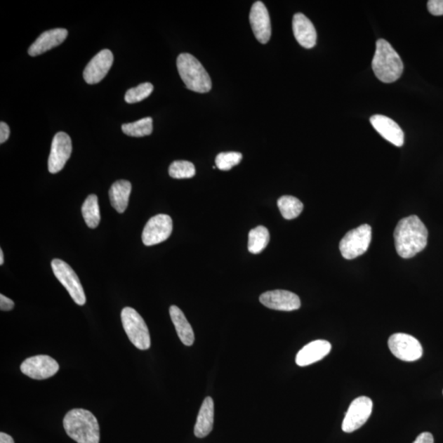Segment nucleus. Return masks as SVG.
<instances>
[{
	"label": "nucleus",
	"mask_w": 443,
	"mask_h": 443,
	"mask_svg": "<svg viewBox=\"0 0 443 443\" xmlns=\"http://www.w3.org/2000/svg\"><path fill=\"white\" fill-rule=\"evenodd\" d=\"M428 230L416 216L402 218L394 231L397 254L403 259H411L425 250L428 244Z\"/></svg>",
	"instance_id": "f257e3e1"
},
{
	"label": "nucleus",
	"mask_w": 443,
	"mask_h": 443,
	"mask_svg": "<svg viewBox=\"0 0 443 443\" xmlns=\"http://www.w3.org/2000/svg\"><path fill=\"white\" fill-rule=\"evenodd\" d=\"M63 427L67 435L77 443H100L98 421L93 414L85 409H73L67 412Z\"/></svg>",
	"instance_id": "f03ea898"
},
{
	"label": "nucleus",
	"mask_w": 443,
	"mask_h": 443,
	"mask_svg": "<svg viewBox=\"0 0 443 443\" xmlns=\"http://www.w3.org/2000/svg\"><path fill=\"white\" fill-rule=\"evenodd\" d=\"M374 74L383 84H392L400 79L404 65L400 55L383 39L376 42V51L372 61Z\"/></svg>",
	"instance_id": "7ed1b4c3"
},
{
	"label": "nucleus",
	"mask_w": 443,
	"mask_h": 443,
	"mask_svg": "<svg viewBox=\"0 0 443 443\" xmlns=\"http://www.w3.org/2000/svg\"><path fill=\"white\" fill-rule=\"evenodd\" d=\"M177 67L187 89L198 93H207L211 90V77L197 58L190 53H181L178 57Z\"/></svg>",
	"instance_id": "20e7f679"
},
{
	"label": "nucleus",
	"mask_w": 443,
	"mask_h": 443,
	"mask_svg": "<svg viewBox=\"0 0 443 443\" xmlns=\"http://www.w3.org/2000/svg\"><path fill=\"white\" fill-rule=\"evenodd\" d=\"M121 323L131 343L139 350L150 348V336L147 325L140 315L131 308H125L121 313Z\"/></svg>",
	"instance_id": "39448f33"
},
{
	"label": "nucleus",
	"mask_w": 443,
	"mask_h": 443,
	"mask_svg": "<svg viewBox=\"0 0 443 443\" xmlns=\"http://www.w3.org/2000/svg\"><path fill=\"white\" fill-rule=\"evenodd\" d=\"M372 239V228L363 225L350 230L340 242V254L345 260H353L364 254Z\"/></svg>",
	"instance_id": "423d86ee"
},
{
	"label": "nucleus",
	"mask_w": 443,
	"mask_h": 443,
	"mask_svg": "<svg viewBox=\"0 0 443 443\" xmlns=\"http://www.w3.org/2000/svg\"><path fill=\"white\" fill-rule=\"evenodd\" d=\"M51 267L53 274L65 287L75 303L84 305L86 301L85 292L74 270L66 262L58 259L52 260Z\"/></svg>",
	"instance_id": "0eeeda50"
},
{
	"label": "nucleus",
	"mask_w": 443,
	"mask_h": 443,
	"mask_svg": "<svg viewBox=\"0 0 443 443\" xmlns=\"http://www.w3.org/2000/svg\"><path fill=\"white\" fill-rule=\"evenodd\" d=\"M388 348L397 358L403 362H416L423 355L421 343L413 336L406 333L392 335L388 339Z\"/></svg>",
	"instance_id": "6e6552de"
},
{
	"label": "nucleus",
	"mask_w": 443,
	"mask_h": 443,
	"mask_svg": "<svg viewBox=\"0 0 443 443\" xmlns=\"http://www.w3.org/2000/svg\"><path fill=\"white\" fill-rule=\"evenodd\" d=\"M373 402L367 397H359L350 404L343 423L345 432H352L362 428L371 417Z\"/></svg>",
	"instance_id": "1a4fd4ad"
},
{
	"label": "nucleus",
	"mask_w": 443,
	"mask_h": 443,
	"mask_svg": "<svg viewBox=\"0 0 443 443\" xmlns=\"http://www.w3.org/2000/svg\"><path fill=\"white\" fill-rule=\"evenodd\" d=\"M60 365L48 355H39L27 358L21 364V371L36 381L50 378L58 373Z\"/></svg>",
	"instance_id": "9d476101"
},
{
	"label": "nucleus",
	"mask_w": 443,
	"mask_h": 443,
	"mask_svg": "<svg viewBox=\"0 0 443 443\" xmlns=\"http://www.w3.org/2000/svg\"><path fill=\"white\" fill-rule=\"evenodd\" d=\"M173 220L167 214H158L150 219L143 232V242L145 246L159 244L171 236Z\"/></svg>",
	"instance_id": "9b49d317"
},
{
	"label": "nucleus",
	"mask_w": 443,
	"mask_h": 443,
	"mask_svg": "<svg viewBox=\"0 0 443 443\" xmlns=\"http://www.w3.org/2000/svg\"><path fill=\"white\" fill-rule=\"evenodd\" d=\"M72 150V140L65 133H58L53 138L51 145L50 157H48V168L50 173L55 174L65 168L68 159L71 157Z\"/></svg>",
	"instance_id": "f8f14e48"
},
{
	"label": "nucleus",
	"mask_w": 443,
	"mask_h": 443,
	"mask_svg": "<svg viewBox=\"0 0 443 443\" xmlns=\"http://www.w3.org/2000/svg\"><path fill=\"white\" fill-rule=\"evenodd\" d=\"M113 62V53L110 50H103L97 53L85 68L84 77L86 84H99L108 74Z\"/></svg>",
	"instance_id": "ddd939ff"
},
{
	"label": "nucleus",
	"mask_w": 443,
	"mask_h": 443,
	"mask_svg": "<svg viewBox=\"0 0 443 443\" xmlns=\"http://www.w3.org/2000/svg\"><path fill=\"white\" fill-rule=\"evenodd\" d=\"M260 301L267 308L281 311L296 310L300 309L301 305L298 295L285 290L265 292L260 296Z\"/></svg>",
	"instance_id": "4468645a"
},
{
	"label": "nucleus",
	"mask_w": 443,
	"mask_h": 443,
	"mask_svg": "<svg viewBox=\"0 0 443 443\" xmlns=\"http://www.w3.org/2000/svg\"><path fill=\"white\" fill-rule=\"evenodd\" d=\"M250 22L258 41L261 44L269 42L272 34L270 18L267 8L261 1L253 4L250 13Z\"/></svg>",
	"instance_id": "2eb2a0df"
},
{
	"label": "nucleus",
	"mask_w": 443,
	"mask_h": 443,
	"mask_svg": "<svg viewBox=\"0 0 443 443\" xmlns=\"http://www.w3.org/2000/svg\"><path fill=\"white\" fill-rule=\"evenodd\" d=\"M371 124L384 139L397 147H402L405 135L396 121L387 116L376 114L371 117Z\"/></svg>",
	"instance_id": "dca6fc26"
},
{
	"label": "nucleus",
	"mask_w": 443,
	"mask_h": 443,
	"mask_svg": "<svg viewBox=\"0 0 443 443\" xmlns=\"http://www.w3.org/2000/svg\"><path fill=\"white\" fill-rule=\"evenodd\" d=\"M331 349H332V345L328 340H314L305 345L296 355V363L300 367L308 366L327 357Z\"/></svg>",
	"instance_id": "f3484780"
},
{
	"label": "nucleus",
	"mask_w": 443,
	"mask_h": 443,
	"mask_svg": "<svg viewBox=\"0 0 443 443\" xmlns=\"http://www.w3.org/2000/svg\"><path fill=\"white\" fill-rule=\"evenodd\" d=\"M296 40L305 48H312L317 41V33L313 23L303 13H296L292 20Z\"/></svg>",
	"instance_id": "a211bd4d"
},
{
	"label": "nucleus",
	"mask_w": 443,
	"mask_h": 443,
	"mask_svg": "<svg viewBox=\"0 0 443 443\" xmlns=\"http://www.w3.org/2000/svg\"><path fill=\"white\" fill-rule=\"evenodd\" d=\"M67 31L63 28L52 29L41 34L37 40L29 48L28 53L32 57L52 50L66 40Z\"/></svg>",
	"instance_id": "6ab92c4d"
},
{
	"label": "nucleus",
	"mask_w": 443,
	"mask_h": 443,
	"mask_svg": "<svg viewBox=\"0 0 443 443\" xmlns=\"http://www.w3.org/2000/svg\"><path fill=\"white\" fill-rule=\"evenodd\" d=\"M214 405L213 399L207 397L204 399L194 425V435L199 438L206 437L211 432L213 427Z\"/></svg>",
	"instance_id": "aec40b11"
},
{
	"label": "nucleus",
	"mask_w": 443,
	"mask_h": 443,
	"mask_svg": "<svg viewBox=\"0 0 443 443\" xmlns=\"http://www.w3.org/2000/svg\"><path fill=\"white\" fill-rule=\"evenodd\" d=\"M169 314L180 340L185 345L191 347L194 342V334L186 316L176 305H172L170 308Z\"/></svg>",
	"instance_id": "412c9836"
},
{
	"label": "nucleus",
	"mask_w": 443,
	"mask_h": 443,
	"mask_svg": "<svg viewBox=\"0 0 443 443\" xmlns=\"http://www.w3.org/2000/svg\"><path fill=\"white\" fill-rule=\"evenodd\" d=\"M131 184L126 180L115 182L110 190V199L112 206L119 213H123L128 206Z\"/></svg>",
	"instance_id": "4be33fe9"
},
{
	"label": "nucleus",
	"mask_w": 443,
	"mask_h": 443,
	"mask_svg": "<svg viewBox=\"0 0 443 443\" xmlns=\"http://www.w3.org/2000/svg\"><path fill=\"white\" fill-rule=\"evenodd\" d=\"M270 235L269 230L264 226H258L249 233L248 250L252 254H260L269 244Z\"/></svg>",
	"instance_id": "5701e85b"
},
{
	"label": "nucleus",
	"mask_w": 443,
	"mask_h": 443,
	"mask_svg": "<svg viewBox=\"0 0 443 443\" xmlns=\"http://www.w3.org/2000/svg\"><path fill=\"white\" fill-rule=\"evenodd\" d=\"M82 216L86 225L91 228L98 227L100 222V212L98 197L95 194H90L81 207Z\"/></svg>",
	"instance_id": "b1692460"
},
{
	"label": "nucleus",
	"mask_w": 443,
	"mask_h": 443,
	"mask_svg": "<svg viewBox=\"0 0 443 443\" xmlns=\"http://www.w3.org/2000/svg\"><path fill=\"white\" fill-rule=\"evenodd\" d=\"M277 206H279L282 217L287 220L298 218L303 211L304 208L303 204L300 199L291 196L280 197L277 201Z\"/></svg>",
	"instance_id": "393cba45"
},
{
	"label": "nucleus",
	"mask_w": 443,
	"mask_h": 443,
	"mask_svg": "<svg viewBox=\"0 0 443 443\" xmlns=\"http://www.w3.org/2000/svg\"><path fill=\"white\" fill-rule=\"evenodd\" d=\"M121 130L126 135L133 136V138L150 135L153 131V119L148 117V118L136 121L135 123L126 124L121 126Z\"/></svg>",
	"instance_id": "a878e982"
},
{
	"label": "nucleus",
	"mask_w": 443,
	"mask_h": 443,
	"mask_svg": "<svg viewBox=\"0 0 443 443\" xmlns=\"http://www.w3.org/2000/svg\"><path fill=\"white\" fill-rule=\"evenodd\" d=\"M168 173L170 177L176 179L191 178L196 175L194 164L185 160H178L170 165Z\"/></svg>",
	"instance_id": "bb28decb"
},
{
	"label": "nucleus",
	"mask_w": 443,
	"mask_h": 443,
	"mask_svg": "<svg viewBox=\"0 0 443 443\" xmlns=\"http://www.w3.org/2000/svg\"><path fill=\"white\" fill-rule=\"evenodd\" d=\"M154 90V86L150 82H145V84H140L139 86L134 87L126 91L125 95V101L128 104L138 103V102L148 98L150 94L152 93Z\"/></svg>",
	"instance_id": "cd10ccee"
},
{
	"label": "nucleus",
	"mask_w": 443,
	"mask_h": 443,
	"mask_svg": "<svg viewBox=\"0 0 443 443\" xmlns=\"http://www.w3.org/2000/svg\"><path fill=\"white\" fill-rule=\"evenodd\" d=\"M242 159V154L238 152H223L218 154L216 164L218 168L223 171H227L239 164Z\"/></svg>",
	"instance_id": "c85d7f7f"
},
{
	"label": "nucleus",
	"mask_w": 443,
	"mask_h": 443,
	"mask_svg": "<svg viewBox=\"0 0 443 443\" xmlns=\"http://www.w3.org/2000/svg\"><path fill=\"white\" fill-rule=\"evenodd\" d=\"M427 6L428 11L432 15H443V0H430V1H428Z\"/></svg>",
	"instance_id": "c756f323"
},
{
	"label": "nucleus",
	"mask_w": 443,
	"mask_h": 443,
	"mask_svg": "<svg viewBox=\"0 0 443 443\" xmlns=\"http://www.w3.org/2000/svg\"><path fill=\"white\" fill-rule=\"evenodd\" d=\"M14 308V303L11 299L3 294L0 295V310L2 311H11Z\"/></svg>",
	"instance_id": "7c9ffc66"
},
{
	"label": "nucleus",
	"mask_w": 443,
	"mask_h": 443,
	"mask_svg": "<svg viewBox=\"0 0 443 443\" xmlns=\"http://www.w3.org/2000/svg\"><path fill=\"white\" fill-rule=\"evenodd\" d=\"M11 135V129L7 124L4 121L0 123V143L3 144L8 139Z\"/></svg>",
	"instance_id": "2f4dec72"
},
{
	"label": "nucleus",
	"mask_w": 443,
	"mask_h": 443,
	"mask_svg": "<svg viewBox=\"0 0 443 443\" xmlns=\"http://www.w3.org/2000/svg\"><path fill=\"white\" fill-rule=\"evenodd\" d=\"M413 443H435V439L430 432H425L421 433Z\"/></svg>",
	"instance_id": "473e14b6"
},
{
	"label": "nucleus",
	"mask_w": 443,
	"mask_h": 443,
	"mask_svg": "<svg viewBox=\"0 0 443 443\" xmlns=\"http://www.w3.org/2000/svg\"><path fill=\"white\" fill-rule=\"evenodd\" d=\"M0 443H14L13 438L6 432L0 433Z\"/></svg>",
	"instance_id": "72a5a7b5"
},
{
	"label": "nucleus",
	"mask_w": 443,
	"mask_h": 443,
	"mask_svg": "<svg viewBox=\"0 0 443 443\" xmlns=\"http://www.w3.org/2000/svg\"><path fill=\"white\" fill-rule=\"evenodd\" d=\"M4 252L2 250H0V265H4Z\"/></svg>",
	"instance_id": "f704fd0d"
}]
</instances>
